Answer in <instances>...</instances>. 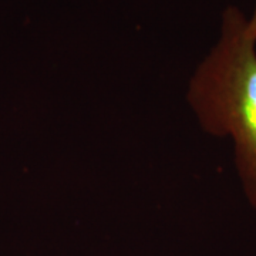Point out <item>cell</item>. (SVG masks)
<instances>
[{
	"label": "cell",
	"instance_id": "1",
	"mask_svg": "<svg viewBox=\"0 0 256 256\" xmlns=\"http://www.w3.org/2000/svg\"><path fill=\"white\" fill-rule=\"evenodd\" d=\"M186 100L205 132L232 141L242 191L256 210V37L236 6L222 12L218 38L192 74Z\"/></svg>",
	"mask_w": 256,
	"mask_h": 256
},
{
	"label": "cell",
	"instance_id": "2",
	"mask_svg": "<svg viewBox=\"0 0 256 256\" xmlns=\"http://www.w3.org/2000/svg\"><path fill=\"white\" fill-rule=\"evenodd\" d=\"M248 23H249V28H250V32H252V33H254V36L256 37V0H255V6H254L252 13L248 16Z\"/></svg>",
	"mask_w": 256,
	"mask_h": 256
}]
</instances>
